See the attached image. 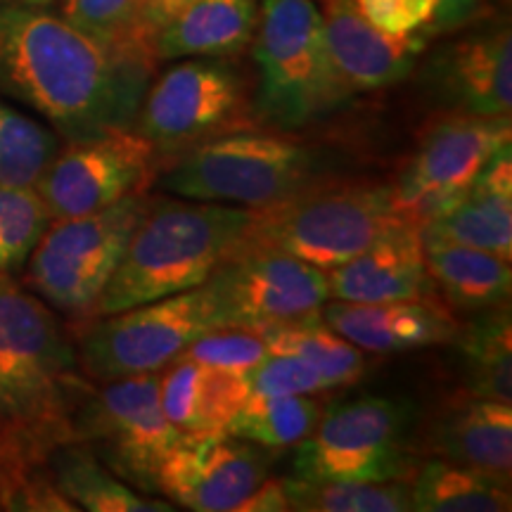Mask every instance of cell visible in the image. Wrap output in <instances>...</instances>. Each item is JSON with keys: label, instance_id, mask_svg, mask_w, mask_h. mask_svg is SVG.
<instances>
[{"label": "cell", "instance_id": "6da1fadb", "mask_svg": "<svg viewBox=\"0 0 512 512\" xmlns=\"http://www.w3.org/2000/svg\"><path fill=\"white\" fill-rule=\"evenodd\" d=\"M95 382L60 313L15 275H0V489L5 510L72 512L46 458L74 441L72 418Z\"/></svg>", "mask_w": 512, "mask_h": 512}, {"label": "cell", "instance_id": "7a4b0ae2", "mask_svg": "<svg viewBox=\"0 0 512 512\" xmlns=\"http://www.w3.org/2000/svg\"><path fill=\"white\" fill-rule=\"evenodd\" d=\"M155 62L119 53L48 8L0 3V98L62 140L133 128Z\"/></svg>", "mask_w": 512, "mask_h": 512}, {"label": "cell", "instance_id": "3957f363", "mask_svg": "<svg viewBox=\"0 0 512 512\" xmlns=\"http://www.w3.org/2000/svg\"><path fill=\"white\" fill-rule=\"evenodd\" d=\"M252 216L235 204L152 197L93 318L204 285L245 240Z\"/></svg>", "mask_w": 512, "mask_h": 512}, {"label": "cell", "instance_id": "277c9868", "mask_svg": "<svg viewBox=\"0 0 512 512\" xmlns=\"http://www.w3.org/2000/svg\"><path fill=\"white\" fill-rule=\"evenodd\" d=\"M337 164L332 152L292 133L238 128L178 152L157 183L185 200L261 209L328 181Z\"/></svg>", "mask_w": 512, "mask_h": 512}, {"label": "cell", "instance_id": "5b68a950", "mask_svg": "<svg viewBox=\"0 0 512 512\" xmlns=\"http://www.w3.org/2000/svg\"><path fill=\"white\" fill-rule=\"evenodd\" d=\"M252 41L254 112L266 126L294 133L354 98L332 64L316 0H259Z\"/></svg>", "mask_w": 512, "mask_h": 512}, {"label": "cell", "instance_id": "8992f818", "mask_svg": "<svg viewBox=\"0 0 512 512\" xmlns=\"http://www.w3.org/2000/svg\"><path fill=\"white\" fill-rule=\"evenodd\" d=\"M399 219L389 183L323 181L254 209L242 242L330 271L354 259Z\"/></svg>", "mask_w": 512, "mask_h": 512}, {"label": "cell", "instance_id": "52a82bcc", "mask_svg": "<svg viewBox=\"0 0 512 512\" xmlns=\"http://www.w3.org/2000/svg\"><path fill=\"white\" fill-rule=\"evenodd\" d=\"M152 197L136 190L93 214L55 219L24 266L22 285L64 318H93Z\"/></svg>", "mask_w": 512, "mask_h": 512}, {"label": "cell", "instance_id": "ba28073f", "mask_svg": "<svg viewBox=\"0 0 512 512\" xmlns=\"http://www.w3.org/2000/svg\"><path fill=\"white\" fill-rule=\"evenodd\" d=\"M221 306L207 285L107 313L76 335L81 370L93 382L159 373L207 330L223 328Z\"/></svg>", "mask_w": 512, "mask_h": 512}, {"label": "cell", "instance_id": "9c48e42d", "mask_svg": "<svg viewBox=\"0 0 512 512\" xmlns=\"http://www.w3.org/2000/svg\"><path fill=\"white\" fill-rule=\"evenodd\" d=\"M72 437L133 489L159 496L157 475L181 439L159 401V373L95 382L72 418Z\"/></svg>", "mask_w": 512, "mask_h": 512}, {"label": "cell", "instance_id": "30bf717a", "mask_svg": "<svg viewBox=\"0 0 512 512\" xmlns=\"http://www.w3.org/2000/svg\"><path fill=\"white\" fill-rule=\"evenodd\" d=\"M245 79L226 57H183L147 86L133 128L155 145L159 157H174L245 121Z\"/></svg>", "mask_w": 512, "mask_h": 512}, {"label": "cell", "instance_id": "8fae6325", "mask_svg": "<svg viewBox=\"0 0 512 512\" xmlns=\"http://www.w3.org/2000/svg\"><path fill=\"white\" fill-rule=\"evenodd\" d=\"M406 406L387 396H363L320 415L309 437L299 441L292 477L392 482L408 479Z\"/></svg>", "mask_w": 512, "mask_h": 512}, {"label": "cell", "instance_id": "7c38bea8", "mask_svg": "<svg viewBox=\"0 0 512 512\" xmlns=\"http://www.w3.org/2000/svg\"><path fill=\"white\" fill-rule=\"evenodd\" d=\"M508 145L510 117L441 114L427 126L411 162L392 185L399 214L418 226L430 221L458 202L484 166Z\"/></svg>", "mask_w": 512, "mask_h": 512}, {"label": "cell", "instance_id": "4fadbf2b", "mask_svg": "<svg viewBox=\"0 0 512 512\" xmlns=\"http://www.w3.org/2000/svg\"><path fill=\"white\" fill-rule=\"evenodd\" d=\"M159 152L136 128L64 140L36 183L50 219H72L112 207L159 174Z\"/></svg>", "mask_w": 512, "mask_h": 512}, {"label": "cell", "instance_id": "5bb4252c", "mask_svg": "<svg viewBox=\"0 0 512 512\" xmlns=\"http://www.w3.org/2000/svg\"><path fill=\"white\" fill-rule=\"evenodd\" d=\"M204 285L219 302L226 325L254 330L311 316L330 299L325 271L278 249L245 242Z\"/></svg>", "mask_w": 512, "mask_h": 512}, {"label": "cell", "instance_id": "9a60e30c", "mask_svg": "<svg viewBox=\"0 0 512 512\" xmlns=\"http://www.w3.org/2000/svg\"><path fill=\"white\" fill-rule=\"evenodd\" d=\"M273 451L226 432L181 434L157 475L159 496L192 512H235L271 472Z\"/></svg>", "mask_w": 512, "mask_h": 512}, {"label": "cell", "instance_id": "2e32d148", "mask_svg": "<svg viewBox=\"0 0 512 512\" xmlns=\"http://www.w3.org/2000/svg\"><path fill=\"white\" fill-rule=\"evenodd\" d=\"M427 93L444 112L510 117L512 36L508 24L446 43L425 64Z\"/></svg>", "mask_w": 512, "mask_h": 512}, {"label": "cell", "instance_id": "e0dca14e", "mask_svg": "<svg viewBox=\"0 0 512 512\" xmlns=\"http://www.w3.org/2000/svg\"><path fill=\"white\" fill-rule=\"evenodd\" d=\"M325 278L330 299L339 302L382 304L437 294L427 271L420 226L411 219L392 223L354 259L325 271Z\"/></svg>", "mask_w": 512, "mask_h": 512}, {"label": "cell", "instance_id": "ac0fdd59", "mask_svg": "<svg viewBox=\"0 0 512 512\" xmlns=\"http://www.w3.org/2000/svg\"><path fill=\"white\" fill-rule=\"evenodd\" d=\"M318 313L332 330L370 354H401L437 347L451 342L458 332V320L439 294L382 304L328 299Z\"/></svg>", "mask_w": 512, "mask_h": 512}, {"label": "cell", "instance_id": "d6986e66", "mask_svg": "<svg viewBox=\"0 0 512 512\" xmlns=\"http://www.w3.org/2000/svg\"><path fill=\"white\" fill-rule=\"evenodd\" d=\"M323 27L332 64L351 95L403 81L427 46L425 38H396L373 27L356 0H325Z\"/></svg>", "mask_w": 512, "mask_h": 512}, {"label": "cell", "instance_id": "ffe728a7", "mask_svg": "<svg viewBox=\"0 0 512 512\" xmlns=\"http://www.w3.org/2000/svg\"><path fill=\"white\" fill-rule=\"evenodd\" d=\"M427 238L484 249L512 259V145L484 166L475 183L451 207L420 226Z\"/></svg>", "mask_w": 512, "mask_h": 512}, {"label": "cell", "instance_id": "44dd1931", "mask_svg": "<svg viewBox=\"0 0 512 512\" xmlns=\"http://www.w3.org/2000/svg\"><path fill=\"white\" fill-rule=\"evenodd\" d=\"M247 396L245 375L211 368L185 354L159 370V401L181 434L226 432Z\"/></svg>", "mask_w": 512, "mask_h": 512}, {"label": "cell", "instance_id": "7402d4cb", "mask_svg": "<svg viewBox=\"0 0 512 512\" xmlns=\"http://www.w3.org/2000/svg\"><path fill=\"white\" fill-rule=\"evenodd\" d=\"M256 19L259 0H188L152 34V57H233L252 43Z\"/></svg>", "mask_w": 512, "mask_h": 512}, {"label": "cell", "instance_id": "603a6c76", "mask_svg": "<svg viewBox=\"0 0 512 512\" xmlns=\"http://www.w3.org/2000/svg\"><path fill=\"white\" fill-rule=\"evenodd\" d=\"M427 448L451 463L510 475L512 403L465 394L432 422Z\"/></svg>", "mask_w": 512, "mask_h": 512}, {"label": "cell", "instance_id": "cb8c5ba5", "mask_svg": "<svg viewBox=\"0 0 512 512\" xmlns=\"http://www.w3.org/2000/svg\"><path fill=\"white\" fill-rule=\"evenodd\" d=\"M422 245L432 283L448 306L463 313L508 306L512 290L508 259L427 235H422Z\"/></svg>", "mask_w": 512, "mask_h": 512}, {"label": "cell", "instance_id": "d4e9b609", "mask_svg": "<svg viewBox=\"0 0 512 512\" xmlns=\"http://www.w3.org/2000/svg\"><path fill=\"white\" fill-rule=\"evenodd\" d=\"M46 467L57 491L88 512H171L176 505L147 496L119 479L81 441H64L48 453Z\"/></svg>", "mask_w": 512, "mask_h": 512}, {"label": "cell", "instance_id": "484cf974", "mask_svg": "<svg viewBox=\"0 0 512 512\" xmlns=\"http://www.w3.org/2000/svg\"><path fill=\"white\" fill-rule=\"evenodd\" d=\"M408 491L411 508L418 512H508L512 508L510 475L444 458L415 465Z\"/></svg>", "mask_w": 512, "mask_h": 512}, {"label": "cell", "instance_id": "4316f807", "mask_svg": "<svg viewBox=\"0 0 512 512\" xmlns=\"http://www.w3.org/2000/svg\"><path fill=\"white\" fill-rule=\"evenodd\" d=\"M456 344L465 394L512 403V320L508 306L472 313L458 325Z\"/></svg>", "mask_w": 512, "mask_h": 512}, {"label": "cell", "instance_id": "83f0119b", "mask_svg": "<svg viewBox=\"0 0 512 512\" xmlns=\"http://www.w3.org/2000/svg\"><path fill=\"white\" fill-rule=\"evenodd\" d=\"M268 354H287L309 361L318 368L332 387L354 384L366 373V356L320 318V313L273 323L259 328Z\"/></svg>", "mask_w": 512, "mask_h": 512}, {"label": "cell", "instance_id": "f1b7e54d", "mask_svg": "<svg viewBox=\"0 0 512 512\" xmlns=\"http://www.w3.org/2000/svg\"><path fill=\"white\" fill-rule=\"evenodd\" d=\"M290 510L297 512H408V479L358 482V479L283 477Z\"/></svg>", "mask_w": 512, "mask_h": 512}, {"label": "cell", "instance_id": "f546056e", "mask_svg": "<svg viewBox=\"0 0 512 512\" xmlns=\"http://www.w3.org/2000/svg\"><path fill=\"white\" fill-rule=\"evenodd\" d=\"M62 143L46 121L0 98V185L36 188Z\"/></svg>", "mask_w": 512, "mask_h": 512}, {"label": "cell", "instance_id": "4dcf8cb0", "mask_svg": "<svg viewBox=\"0 0 512 512\" xmlns=\"http://www.w3.org/2000/svg\"><path fill=\"white\" fill-rule=\"evenodd\" d=\"M323 415V403L313 396H259L249 394L226 434L264 448L297 446L309 437Z\"/></svg>", "mask_w": 512, "mask_h": 512}, {"label": "cell", "instance_id": "1f68e13d", "mask_svg": "<svg viewBox=\"0 0 512 512\" xmlns=\"http://www.w3.org/2000/svg\"><path fill=\"white\" fill-rule=\"evenodd\" d=\"M145 8L147 0H62L60 15L102 46L155 62Z\"/></svg>", "mask_w": 512, "mask_h": 512}, {"label": "cell", "instance_id": "d6a6232c", "mask_svg": "<svg viewBox=\"0 0 512 512\" xmlns=\"http://www.w3.org/2000/svg\"><path fill=\"white\" fill-rule=\"evenodd\" d=\"M373 27L396 38H430L477 15L482 0H356Z\"/></svg>", "mask_w": 512, "mask_h": 512}, {"label": "cell", "instance_id": "836d02e7", "mask_svg": "<svg viewBox=\"0 0 512 512\" xmlns=\"http://www.w3.org/2000/svg\"><path fill=\"white\" fill-rule=\"evenodd\" d=\"M50 221L36 188L0 185V275L24 271Z\"/></svg>", "mask_w": 512, "mask_h": 512}, {"label": "cell", "instance_id": "e575fe53", "mask_svg": "<svg viewBox=\"0 0 512 512\" xmlns=\"http://www.w3.org/2000/svg\"><path fill=\"white\" fill-rule=\"evenodd\" d=\"M195 361L207 363L211 368L228 370V373L245 375L256 363L268 356V349L259 330L240 328V325H223L207 330L183 351Z\"/></svg>", "mask_w": 512, "mask_h": 512}, {"label": "cell", "instance_id": "d590c367", "mask_svg": "<svg viewBox=\"0 0 512 512\" xmlns=\"http://www.w3.org/2000/svg\"><path fill=\"white\" fill-rule=\"evenodd\" d=\"M245 382L249 394L259 396H316L335 389L309 361L287 354H268L247 370Z\"/></svg>", "mask_w": 512, "mask_h": 512}, {"label": "cell", "instance_id": "8d00e7d4", "mask_svg": "<svg viewBox=\"0 0 512 512\" xmlns=\"http://www.w3.org/2000/svg\"><path fill=\"white\" fill-rule=\"evenodd\" d=\"M235 512H290V501H287L285 479L266 477L245 501L238 505Z\"/></svg>", "mask_w": 512, "mask_h": 512}, {"label": "cell", "instance_id": "74e56055", "mask_svg": "<svg viewBox=\"0 0 512 512\" xmlns=\"http://www.w3.org/2000/svg\"><path fill=\"white\" fill-rule=\"evenodd\" d=\"M188 0H147L145 17H147V29H150V36L162 27V24L169 19L174 12H178ZM152 46V43H150Z\"/></svg>", "mask_w": 512, "mask_h": 512}, {"label": "cell", "instance_id": "f35d334b", "mask_svg": "<svg viewBox=\"0 0 512 512\" xmlns=\"http://www.w3.org/2000/svg\"><path fill=\"white\" fill-rule=\"evenodd\" d=\"M0 3H17V5H31V8H50L57 0H0Z\"/></svg>", "mask_w": 512, "mask_h": 512}, {"label": "cell", "instance_id": "ab89813d", "mask_svg": "<svg viewBox=\"0 0 512 512\" xmlns=\"http://www.w3.org/2000/svg\"><path fill=\"white\" fill-rule=\"evenodd\" d=\"M0 510H5V498H3V489H0Z\"/></svg>", "mask_w": 512, "mask_h": 512}]
</instances>
